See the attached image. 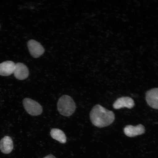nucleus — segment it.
Returning <instances> with one entry per match:
<instances>
[{"mask_svg":"<svg viewBox=\"0 0 158 158\" xmlns=\"http://www.w3.org/2000/svg\"><path fill=\"white\" fill-rule=\"evenodd\" d=\"M146 100L151 107L158 109V88L148 91L146 94Z\"/></svg>","mask_w":158,"mask_h":158,"instance_id":"nucleus-7","label":"nucleus"},{"mask_svg":"<svg viewBox=\"0 0 158 158\" xmlns=\"http://www.w3.org/2000/svg\"><path fill=\"white\" fill-rule=\"evenodd\" d=\"M23 104L25 110L31 115L39 116L42 113V106L38 102L31 99L25 98Z\"/></svg>","mask_w":158,"mask_h":158,"instance_id":"nucleus-3","label":"nucleus"},{"mask_svg":"<svg viewBox=\"0 0 158 158\" xmlns=\"http://www.w3.org/2000/svg\"><path fill=\"white\" fill-rule=\"evenodd\" d=\"M30 52L35 58H39L44 52V49L40 43L36 41L31 40L27 43Z\"/></svg>","mask_w":158,"mask_h":158,"instance_id":"nucleus-4","label":"nucleus"},{"mask_svg":"<svg viewBox=\"0 0 158 158\" xmlns=\"http://www.w3.org/2000/svg\"><path fill=\"white\" fill-rule=\"evenodd\" d=\"M145 127L141 124L137 126L128 125L124 128V132L126 136L133 137L145 133Z\"/></svg>","mask_w":158,"mask_h":158,"instance_id":"nucleus-5","label":"nucleus"},{"mask_svg":"<svg viewBox=\"0 0 158 158\" xmlns=\"http://www.w3.org/2000/svg\"><path fill=\"white\" fill-rule=\"evenodd\" d=\"M13 73L16 78L22 80L28 77L29 71L25 65L22 63H19L15 64Z\"/></svg>","mask_w":158,"mask_h":158,"instance_id":"nucleus-6","label":"nucleus"},{"mask_svg":"<svg viewBox=\"0 0 158 158\" xmlns=\"http://www.w3.org/2000/svg\"><path fill=\"white\" fill-rule=\"evenodd\" d=\"M92 123L99 128L106 127L111 124L115 119L114 112L107 110L100 105H96L90 114Z\"/></svg>","mask_w":158,"mask_h":158,"instance_id":"nucleus-1","label":"nucleus"},{"mask_svg":"<svg viewBox=\"0 0 158 158\" xmlns=\"http://www.w3.org/2000/svg\"><path fill=\"white\" fill-rule=\"evenodd\" d=\"M134 105L135 103L133 99L128 97H123L117 99L114 102L113 106L114 109L118 110L124 107L131 109Z\"/></svg>","mask_w":158,"mask_h":158,"instance_id":"nucleus-8","label":"nucleus"},{"mask_svg":"<svg viewBox=\"0 0 158 158\" xmlns=\"http://www.w3.org/2000/svg\"><path fill=\"white\" fill-rule=\"evenodd\" d=\"M51 137L62 143H65L67 141L66 135L62 130L58 128H52L50 132Z\"/></svg>","mask_w":158,"mask_h":158,"instance_id":"nucleus-11","label":"nucleus"},{"mask_svg":"<svg viewBox=\"0 0 158 158\" xmlns=\"http://www.w3.org/2000/svg\"><path fill=\"white\" fill-rule=\"evenodd\" d=\"M13 147V140L9 136H5L0 141V150L3 153H10Z\"/></svg>","mask_w":158,"mask_h":158,"instance_id":"nucleus-9","label":"nucleus"},{"mask_svg":"<svg viewBox=\"0 0 158 158\" xmlns=\"http://www.w3.org/2000/svg\"><path fill=\"white\" fill-rule=\"evenodd\" d=\"M15 64L11 61H5L0 64V75L9 76L13 73Z\"/></svg>","mask_w":158,"mask_h":158,"instance_id":"nucleus-10","label":"nucleus"},{"mask_svg":"<svg viewBox=\"0 0 158 158\" xmlns=\"http://www.w3.org/2000/svg\"><path fill=\"white\" fill-rule=\"evenodd\" d=\"M56 158L55 157L54 155H49L46 156L44 158Z\"/></svg>","mask_w":158,"mask_h":158,"instance_id":"nucleus-12","label":"nucleus"},{"mask_svg":"<svg viewBox=\"0 0 158 158\" xmlns=\"http://www.w3.org/2000/svg\"><path fill=\"white\" fill-rule=\"evenodd\" d=\"M57 108L59 113L68 117L72 115L76 110V105L71 97L64 95L59 98Z\"/></svg>","mask_w":158,"mask_h":158,"instance_id":"nucleus-2","label":"nucleus"}]
</instances>
